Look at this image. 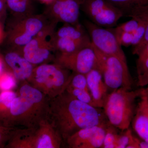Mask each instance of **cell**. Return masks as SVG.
<instances>
[{"label": "cell", "instance_id": "6", "mask_svg": "<svg viewBox=\"0 0 148 148\" xmlns=\"http://www.w3.org/2000/svg\"><path fill=\"white\" fill-rule=\"evenodd\" d=\"M81 10L91 22L99 27L112 28L124 13L107 0H81Z\"/></svg>", "mask_w": 148, "mask_h": 148}, {"label": "cell", "instance_id": "31", "mask_svg": "<svg viewBox=\"0 0 148 148\" xmlns=\"http://www.w3.org/2000/svg\"><path fill=\"white\" fill-rule=\"evenodd\" d=\"M15 127H8L0 120V148H5Z\"/></svg>", "mask_w": 148, "mask_h": 148}, {"label": "cell", "instance_id": "11", "mask_svg": "<svg viewBox=\"0 0 148 148\" xmlns=\"http://www.w3.org/2000/svg\"><path fill=\"white\" fill-rule=\"evenodd\" d=\"M109 122L80 130L65 143L71 148H102Z\"/></svg>", "mask_w": 148, "mask_h": 148}, {"label": "cell", "instance_id": "15", "mask_svg": "<svg viewBox=\"0 0 148 148\" xmlns=\"http://www.w3.org/2000/svg\"><path fill=\"white\" fill-rule=\"evenodd\" d=\"M88 90L96 108H103L108 95L109 88L104 82L101 72L94 69L86 75Z\"/></svg>", "mask_w": 148, "mask_h": 148}, {"label": "cell", "instance_id": "8", "mask_svg": "<svg viewBox=\"0 0 148 148\" xmlns=\"http://www.w3.org/2000/svg\"><path fill=\"white\" fill-rule=\"evenodd\" d=\"M53 61L73 73L84 75L97 68V58L92 43L73 53H58Z\"/></svg>", "mask_w": 148, "mask_h": 148}, {"label": "cell", "instance_id": "37", "mask_svg": "<svg viewBox=\"0 0 148 148\" xmlns=\"http://www.w3.org/2000/svg\"><path fill=\"white\" fill-rule=\"evenodd\" d=\"M4 37V34L3 28L1 24H0V44L3 41Z\"/></svg>", "mask_w": 148, "mask_h": 148}, {"label": "cell", "instance_id": "10", "mask_svg": "<svg viewBox=\"0 0 148 148\" xmlns=\"http://www.w3.org/2000/svg\"><path fill=\"white\" fill-rule=\"evenodd\" d=\"M15 49L35 66L49 63L55 58L52 41L38 36L23 47Z\"/></svg>", "mask_w": 148, "mask_h": 148}, {"label": "cell", "instance_id": "33", "mask_svg": "<svg viewBox=\"0 0 148 148\" xmlns=\"http://www.w3.org/2000/svg\"><path fill=\"white\" fill-rule=\"evenodd\" d=\"M139 22L140 25L139 27L132 33L133 36L132 46L133 47L137 45L140 42L143 38L145 32L146 24L141 21H139Z\"/></svg>", "mask_w": 148, "mask_h": 148}, {"label": "cell", "instance_id": "9", "mask_svg": "<svg viewBox=\"0 0 148 148\" xmlns=\"http://www.w3.org/2000/svg\"><path fill=\"white\" fill-rule=\"evenodd\" d=\"M84 25L92 45L96 49L105 54L114 56L127 62L122 46L111 28L99 27L88 21H85Z\"/></svg>", "mask_w": 148, "mask_h": 148}, {"label": "cell", "instance_id": "18", "mask_svg": "<svg viewBox=\"0 0 148 148\" xmlns=\"http://www.w3.org/2000/svg\"><path fill=\"white\" fill-rule=\"evenodd\" d=\"M90 38L76 40L55 36L54 35L52 45L55 51L59 53H70L75 52L91 44Z\"/></svg>", "mask_w": 148, "mask_h": 148}, {"label": "cell", "instance_id": "17", "mask_svg": "<svg viewBox=\"0 0 148 148\" xmlns=\"http://www.w3.org/2000/svg\"><path fill=\"white\" fill-rule=\"evenodd\" d=\"M36 128H14L5 148H34Z\"/></svg>", "mask_w": 148, "mask_h": 148}, {"label": "cell", "instance_id": "30", "mask_svg": "<svg viewBox=\"0 0 148 148\" xmlns=\"http://www.w3.org/2000/svg\"><path fill=\"white\" fill-rule=\"evenodd\" d=\"M140 25V22L137 19L132 18L129 21L120 24L116 28H111L115 34L122 32L132 33L135 31Z\"/></svg>", "mask_w": 148, "mask_h": 148}, {"label": "cell", "instance_id": "27", "mask_svg": "<svg viewBox=\"0 0 148 148\" xmlns=\"http://www.w3.org/2000/svg\"><path fill=\"white\" fill-rule=\"evenodd\" d=\"M6 5L15 14L23 15L28 13L32 6L24 0H5Z\"/></svg>", "mask_w": 148, "mask_h": 148}, {"label": "cell", "instance_id": "36", "mask_svg": "<svg viewBox=\"0 0 148 148\" xmlns=\"http://www.w3.org/2000/svg\"><path fill=\"white\" fill-rule=\"evenodd\" d=\"M5 64L4 58L0 55V75L5 71L4 69Z\"/></svg>", "mask_w": 148, "mask_h": 148}, {"label": "cell", "instance_id": "12", "mask_svg": "<svg viewBox=\"0 0 148 148\" xmlns=\"http://www.w3.org/2000/svg\"><path fill=\"white\" fill-rule=\"evenodd\" d=\"M48 7L47 14L54 23L79 24L81 0H55Z\"/></svg>", "mask_w": 148, "mask_h": 148}, {"label": "cell", "instance_id": "29", "mask_svg": "<svg viewBox=\"0 0 148 148\" xmlns=\"http://www.w3.org/2000/svg\"><path fill=\"white\" fill-rule=\"evenodd\" d=\"M69 86L88 90L86 75L84 74L73 73Z\"/></svg>", "mask_w": 148, "mask_h": 148}, {"label": "cell", "instance_id": "34", "mask_svg": "<svg viewBox=\"0 0 148 148\" xmlns=\"http://www.w3.org/2000/svg\"><path fill=\"white\" fill-rule=\"evenodd\" d=\"M6 7V5L5 0H0V16L5 12Z\"/></svg>", "mask_w": 148, "mask_h": 148}, {"label": "cell", "instance_id": "5", "mask_svg": "<svg viewBox=\"0 0 148 148\" xmlns=\"http://www.w3.org/2000/svg\"><path fill=\"white\" fill-rule=\"evenodd\" d=\"M97 58V69L101 72L109 90L120 88L132 90L133 80L127 62L101 52L92 45Z\"/></svg>", "mask_w": 148, "mask_h": 148}, {"label": "cell", "instance_id": "14", "mask_svg": "<svg viewBox=\"0 0 148 148\" xmlns=\"http://www.w3.org/2000/svg\"><path fill=\"white\" fill-rule=\"evenodd\" d=\"M5 63L17 81H27L36 66L24 58L15 49L9 51L4 57Z\"/></svg>", "mask_w": 148, "mask_h": 148}, {"label": "cell", "instance_id": "13", "mask_svg": "<svg viewBox=\"0 0 148 148\" xmlns=\"http://www.w3.org/2000/svg\"><path fill=\"white\" fill-rule=\"evenodd\" d=\"M64 143L59 132L47 119L42 121L36 128L34 148H60Z\"/></svg>", "mask_w": 148, "mask_h": 148}, {"label": "cell", "instance_id": "32", "mask_svg": "<svg viewBox=\"0 0 148 148\" xmlns=\"http://www.w3.org/2000/svg\"><path fill=\"white\" fill-rule=\"evenodd\" d=\"M115 35L118 41L121 46H123L127 47L130 46H132L133 40V36L132 33L122 32L118 34H115Z\"/></svg>", "mask_w": 148, "mask_h": 148}, {"label": "cell", "instance_id": "25", "mask_svg": "<svg viewBox=\"0 0 148 148\" xmlns=\"http://www.w3.org/2000/svg\"><path fill=\"white\" fill-rule=\"evenodd\" d=\"M118 130L109 123L106 128L102 148H117V141L119 134Z\"/></svg>", "mask_w": 148, "mask_h": 148}, {"label": "cell", "instance_id": "7", "mask_svg": "<svg viewBox=\"0 0 148 148\" xmlns=\"http://www.w3.org/2000/svg\"><path fill=\"white\" fill-rule=\"evenodd\" d=\"M42 15H29L13 24L8 34V39L14 48H20L34 39L47 25Z\"/></svg>", "mask_w": 148, "mask_h": 148}, {"label": "cell", "instance_id": "2", "mask_svg": "<svg viewBox=\"0 0 148 148\" xmlns=\"http://www.w3.org/2000/svg\"><path fill=\"white\" fill-rule=\"evenodd\" d=\"M49 98L27 81L22 82L4 124L10 127L36 128L47 118Z\"/></svg>", "mask_w": 148, "mask_h": 148}, {"label": "cell", "instance_id": "19", "mask_svg": "<svg viewBox=\"0 0 148 148\" xmlns=\"http://www.w3.org/2000/svg\"><path fill=\"white\" fill-rule=\"evenodd\" d=\"M125 16L135 18L146 24L145 32L144 37L140 42L134 47L132 51L133 54L137 55L141 49L148 43V4L134 8Z\"/></svg>", "mask_w": 148, "mask_h": 148}, {"label": "cell", "instance_id": "23", "mask_svg": "<svg viewBox=\"0 0 148 148\" xmlns=\"http://www.w3.org/2000/svg\"><path fill=\"white\" fill-rule=\"evenodd\" d=\"M118 8L124 13V16L134 8L148 4V0H107Z\"/></svg>", "mask_w": 148, "mask_h": 148}, {"label": "cell", "instance_id": "28", "mask_svg": "<svg viewBox=\"0 0 148 148\" xmlns=\"http://www.w3.org/2000/svg\"><path fill=\"white\" fill-rule=\"evenodd\" d=\"M122 132L118 138L116 148H127L135 140V137L132 135V130L129 127Z\"/></svg>", "mask_w": 148, "mask_h": 148}, {"label": "cell", "instance_id": "40", "mask_svg": "<svg viewBox=\"0 0 148 148\" xmlns=\"http://www.w3.org/2000/svg\"><path fill=\"white\" fill-rule=\"evenodd\" d=\"M26 2H27L29 5L32 6V0H24Z\"/></svg>", "mask_w": 148, "mask_h": 148}, {"label": "cell", "instance_id": "20", "mask_svg": "<svg viewBox=\"0 0 148 148\" xmlns=\"http://www.w3.org/2000/svg\"><path fill=\"white\" fill-rule=\"evenodd\" d=\"M54 36L76 40L90 38L85 27H83L79 23L77 24H64V26L55 32Z\"/></svg>", "mask_w": 148, "mask_h": 148}, {"label": "cell", "instance_id": "35", "mask_svg": "<svg viewBox=\"0 0 148 148\" xmlns=\"http://www.w3.org/2000/svg\"><path fill=\"white\" fill-rule=\"evenodd\" d=\"M138 143L139 148H148V143L145 140L138 138Z\"/></svg>", "mask_w": 148, "mask_h": 148}, {"label": "cell", "instance_id": "22", "mask_svg": "<svg viewBox=\"0 0 148 148\" xmlns=\"http://www.w3.org/2000/svg\"><path fill=\"white\" fill-rule=\"evenodd\" d=\"M17 95L13 90L0 92V120L3 123L8 116L12 101Z\"/></svg>", "mask_w": 148, "mask_h": 148}, {"label": "cell", "instance_id": "3", "mask_svg": "<svg viewBox=\"0 0 148 148\" xmlns=\"http://www.w3.org/2000/svg\"><path fill=\"white\" fill-rule=\"evenodd\" d=\"M143 89L121 87L109 93L103 109L110 124L122 131L129 128L136 111V99L142 95Z\"/></svg>", "mask_w": 148, "mask_h": 148}, {"label": "cell", "instance_id": "16", "mask_svg": "<svg viewBox=\"0 0 148 148\" xmlns=\"http://www.w3.org/2000/svg\"><path fill=\"white\" fill-rule=\"evenodd\" d=\"M140 98L131 124L140 139L148 140V97L143 91Z\"/></svg>", "mask_w": 148, "mask_h": 148}, {"label": "cell", "instance_id": "39", "mask_svg": "<svg viewBox=\"0 0 148 148\" xmlns=\"http://www.w3.org/2000/svg\"><path fill=\"white\" fill-rule=\"evenodd\" d=\"M143 93L148 97V87L147 88H143Z\"/></svg>", "mask_w": 148, "mask_h": 148}, {"label": "cell", "instance_id": "21", "mask_svg": "<svg viewBox=\"0 0 148 148\" xmlns=\"http://www.w3.org/2000/svg\"><path fill=\"white\" fill-rule=\"evenodd\" d=\"M137 61L138 84L143 87L148 84V43L138 53Z\"/></svg>", "mask_w": 148, "mask_h": 148}, {"label": "cell", "instance_id": "1", "mask_svg": "<svg viewBox=\"0 0 148 148\" xmlns=\"http://www.w3.org/2000/svg\"><path fill=\"white\" fill-rule=\"evenodd\" d=\"M46 118L57 129L65 143L80 130L109 122L103 108L81 102L66 90L49 99Z\"/></svg>", "mask_w": 148, "mask_h": 148}, {"label": "cell", "instance_id": "24", "mask_svg": "<svg viewBox=\"0 0 148 148\" xmlns=\"http://www.w3.org/2000/svg\"><path fill=\"white\" fill-rule=\"evenodd\" d=\"M66 91L78 101L95 107L92 96L88 90L75 88L68 85Z\"/></svg>", "mask_w": 148, "mask_h": 148}, {"label": "cell", "instance_id": "26", "mask_svg": "<svg viewBox=\"0 0 148 148\" xmlns=\"http://www.w3.org/2000/svg\"><path fill=\"white\" fill-rule=\"evenodd\" d=\"M17 80L10 71H5L0 75V92L13 90Z\"/></svg>", "mask_w": 148, "mask_h": 148}, {"label": "cell", "instance_id": "4", "mask_svg": "<svg viewBox=\"0 0 148 148\" xmlns=\"http://www.w3.org/2000/svg\"><path fill=\"white\" fill-rule=\"evenodd\" d=\"M72 75L71 71L58 64L47 63L36 66L27 82L50 99L66 90Z\"/></svg>", "mask_w": 148, "mask_h": 148}, {"label": "cell", "instance_id": "38", "mask_svg": "<svg viewBox=\"0 0 148 148\" xmlns=\"http://www.w3.org/2000/svg\"><path fill=\"white\" fill-rule=\"evenodd\" d=\"M39 1L42 3L49 6L52 4L55 0H39Z\"/></svg>", "mask_w": 148, "mask_h": 148}]
</instances>
